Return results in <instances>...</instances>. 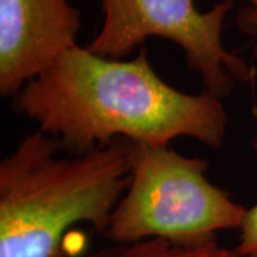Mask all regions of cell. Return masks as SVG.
<instances>
[{
	"mask_svg": "<svg viewBox=\"0 0 257 257\" xmlns=\"http://www.w3.org/2000/svg\"><path fill=\"white\" fill-rule=\"evenodd\" d=\"M13 110L35 120L67 155L127 139L167 147L179 138L220 149L229 116L223 99L182 92L165 82L146 47L133 59H107L76 45L13 97Z\"/></svg>",
	"mask_w": 257,
	"mask_h": 257,
	"instance_id": "obj_1",
	"label": "cell"
},
{
	"mask_svg": "<svg viewBox=\"0 0 257 257\" xmlns=\"http://www.w3.org/2000/svg\"><path fill=\"white\" fill-rule=\"evenodd\" d=\"M133 145L116 139L63 157L56 138L26 135L0 163V257H67L69 230L106 233L127 190Z\"/></svg>",
	"mask_w": 257,
	"mask_h": 257,
	"instance_id": "obj_2",
	"label": "cell"
},
{
	"mask_svg": "<svg viewBox=\"0 0 257 257\" xmlns=\"http://www.w3.org/2000/svg\"><path fill=\"white\" fill-rule=\"evenodd\" d=\"M209 166L170 146L135 143L127 190L104 236L113 244L160 239L202 246L217 241L220 231L240 229L247 209L211 183Z\"/></svg>",
	"mask_w": 257,
	"mask_h": 257,
	"instance_id": "obj_3",
	"label": "cell"
},
{
	"mask_svg": "<svg viewBox=\"0 0 257 257\" xmlns=\"http://www.w3.org/2000/svg\"><path fill=\"white\" fill-rule=\"evenodd\" d=\"M103 25L87 45L94 55L123 60L149 37H162L183 50L189 69L203 89L220 99L236 83H251L256 70L223 42L226 19L234 0H221L202 12L194 0H100Z\"/></svg>",
	"mask_w": 257,
	"mask_h": 257,
	"instance_id": "obj_4",
	"label": "cell"
},
{
	"mask_svg": "<svg viewBox=\"0 0 257 257\" xmlns=\"http://www.w3.org/2000/svg\"><path fill=\"white\" fill-rule=\"evenodd\" d=\"M82 18L69 0H0V94L15 97L74 47Z\"/></svg>",
	"mask_w": 257,
	"mask_h": 257,
	"instance_id": "obj_5",
	"label": "cell"
},
{
	"mask_svg": "<svg viewBox=\"0 0 257 257\" xmlns=\"http://www.w3.org/2000/svg\"><path fill=\"white\" fill-rule=\"evenodd\" d=\"M82 257H241L234 248L224 247L217 241L202 246H180L160 239H149L111 244L86 253Z\"/></svg>",
	"mask_w": 257,
	"mask_h": 257,
	"instance_id": "obj_6",
	"label": "cell"
},
{
	"mask_svg": "<svg viewBox=\"0 0 257 257\" xmlns=\"http://www.w3.org/2000/svg\"><path fill=\"white\" fill-rule=\"evenodd\" d=\"M253 149L257 159V135L253 140ZM239 231V241L234 246V251L241 257H257V202L246 210Z\"/></svg>",
	"mask_w": 257,
	"mask_h": 257,
	"instance_id": "obj_7",
	"label": "cell"
},
{
	"mask_svg": "<svg viewBox=\"0 0 257 257\" xmlns=\"http://www.w3.org/2000/svg\"><path fill=\"white\" fill-rule=\"evenodd\" d=\"M246 2V8L239 10L237 13V23L239 28L254 37V46H253V57L257 60V0H243Z\"/></svg>",
	"mask_w": 257,
	"mask_h": 257,
	"instance_id": "obj_8",
	"label": "cell"
}]
</instances>
